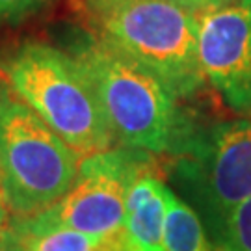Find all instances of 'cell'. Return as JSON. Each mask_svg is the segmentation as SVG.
I'll list each match as a JSON object with an SVG mask.
<instances>
[{
    "mask_svg": "<svg viewBox=\"0 0 251 251\" xmlns=\"http://www.w3.org/2000/svg\"><path fill=\"white\" fill-rule=\"evenodd\" d=\"M8 90L78 156L112 149L116 136L86 69L56 47L26 41L0 63Z\"/></svg>",
    "mask_w": 251,
    "mask_h": 251,
    "instance_id": "1",
    "label": "cell"
},
{
    "mask_svg": "<svg viewBox=\"0 0 251 251\" xmlns=\"http://www.w3.org/2000/svg\"><path fill=\"white\" fill-rule=\"evenodd\" d=\"M73 58L93 82L116 140L142 151L173 154L192 121L154 73L100 36L78 43Z\"/></svg>",
    "mask_w": 251,
    "mask_h": 251,
    "instance_id": "2",
    "label": "cell"
},
{
    "mask_svg": "<svg viewBox=\"0 0 251 251\" xmlns=\"http://www.w3.org/2000/svg\"><path fill=\"white\" fill-rule=\"evenodd\" d=\"M99 36L142 63L180 99L203 86L199 13L179 0H90Z\"/></svg>",
    "mask_w": 251,
    "mask_h": 251,
    "instance_id": "3",
    "label": "cell"
},
{
    "mask_svg": "<svg viewBox=\"0 0 251 251\" xmlns=\"http://www.w3.org/2000/svg\"><path fill=\"white\" fill-rule=\"evenodd\" d=\"M80 156L30 108L0 102V186L8 212L28 220L56 205L78 177Z\"/></svg>",
    "mask_w": 251,
    "mask_h": 251,
    "instance_id": "4",
    "label": "cell"
},
{
    "mask_svg": "<svg viewBox=\"0 0 251 251\" xmlns=\"http://www.w3.org/2000/svg\"><path fill=\"white\" fill-rule=\"evenodd\" d=\"M173 156L171 177L216 240L231 212L251 198V121L192 123Z\"/></svg>",
    "mask_w": 251,
    "mask_h": 251,
    "instance_id": "5",
    "label": "cell"
},
{
    "mask_svg": "<svg viewBox=\"0 0 251 251\" xmlns=\"http://www.w3.org/2000/svg\"><path fill=\"white\" fill-rule=\"evenodd\" d=\"M145 171H154L149 151L119 147L80 160L73 188L45 212L19 220V233H36L65 227L88 234H114L125 229L126 194L132 180Z\"/></svg>",
    "mask_w": 251,
    "mask_h": 251,
    "instance_id": "6",
    "label": "cell"
},
{
    "mask_svg": "<svg viewBox=\"0 0 251 251\" xmlns=\"http://www.w3.org/2000/svg\"><path fill=\"white\" fill-rule=\"evenodd\" d=\"M199 63L227 106L251 114V0L199 15Z\"/></svg>",
    "mask_w": 251,
    "mask_h": 251,
    "instance_id": "7",
    "label": "cell"
},
{
    "mask_svg": "<svg viewBox=\"0 0 251 251\" xmlns=\"http://www.w3.org/2000/svg\"><path fill=\"white\" fill-rule=\"evenodd\" d=\"M168 186L156 171L138 175L126 194L125 233L134 251H162Z\"/></svg>",
    "mask_w": 251,
    "mask_h": 251,
    "instance_id": "8",
    "label": "cell"
},
{
    "mask_svg": "<svg viewBox=\"0 0 251 251\" xmlns=\"http://www.w3.org/2000/svg\"><path fill=\"white\" fill-rule=\"evenodd\" d=\"M19 234L23 238V251H134L126 238L125 229L102 236L65 227Z\"/></svg>",
    "mask_w": 251,
    "mask_h": 251,
    "instance_id": "9",
    "label": "cell"
},
{
    "mask_svg": "<svg viewBox=\"0 0 251 251\" xmlns=\"http://www.w3.org/2000/svg\"><path fill=\"white\" fill-rule=\"evenodd\" d=\"M162 251H208L205 229L188 203L168 188Z\"/></svg>",
    "mask_w": 251,
    "mask_h": 251,
    "instance_id": "10",
    "label": "cell"
},
{
    "mask_svg": "<svg viewBox=\"0 0 251 251\" xmlns=\"http://www.w3.org/2000/svg\"><path fill=\"white\" fill-rule=\"evenodd\" d=\"M214 244L220 251H251V198L231 212Z\"/></svg>",
    "mask_w": 251,
    "mask_h": 251,
    "instance_id": "11",
    "label": "cell"
},
{
    "mask_svg": "<svg viewBox=\"0 0 251 251\" xmlns=\"http://www.w3.org/2000/svg\"><path fill=\"white\" fill-rule=\"evenodd\" d=\"M50 0H0V23H17L36 13Z\"/></svg>",
    "mask_w": 251,
    "mask_h": 251,
    "instance_id": "12",
    "label": "cell"
},
{
    "mask_svg": "<svg viewBox=\"0 0 251 251\" xmlns=\"http://www.w3.org/2000/svg\"><path fill=\"white\" fill-rule=\"evenodd\" d=\"M0 251H23V238L13 225L0 227Z\"/></svg>",
    "mask_w": 251,
    "mask_h": 251,
    "instance_id": "13",
    "label": "cell"
},
{
    "mask_svg": "<svg viewBox=\"0 0 251 251\" xmlns=\"http://www.w3.org/2000/svg\"><path fill=\"white\" fill-rule=\"evenodd\" d=\"M182 6H186L190 8L192 11H196V13H206V11H212V9H218L222 8V6H227V4H231L233 0H179Z\"/></svg>",
    "mask_w": 251,
    "mask_h": 251,
    "instance_id": "14",
    "label": "cell"
},
{
    "mask_svg": "<svg viewBox=\"0 0 251 251\" xmlns=\"http://www.w3.org/2000/svg\"><path fill=\"white\" fill-rule=\"evenodd\" d=\"M8 222V208L4 203V196H2V186H0V227H6Z\"/></svg>",
    "mask_w": 251,
    "mask_h": 251,
    "instance_id": "15",
    "label": "cell"
},
{
    "mask_svg": "<svg viewBox=\"0 0 251 251\" xmlns=\"http://www.w3.org/2000/svg\"><path fill=\"white\" fill-rule=\"evenodd\" d=\"M6 91H8V88L4 86V80L0 78V102H2V99H4V95H6Z\"/></svg>",
    "mask_w": 251,
    "mask_h": 251,
    "instance_id": "16",
    "label": "cell"
}]
</instances>
